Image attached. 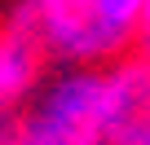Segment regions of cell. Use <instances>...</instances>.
Segmentation results:
<instances>
[{"label":"cell","instance_id":"obj_1","mask_svg":"<svg viewBox=\"0 0 150 145\" xmlns=\"http://www.w3.org/2000/svg\"><path fill=\"white\" fill-rule=\"evenodd\" d=\"M150 110V62L49 66L40 88L18 110L13 145H119Z\"/></svg>","mask_w":150,"mask_h":145},{"label":"cell","instance_id":"obj_2","mask_svg":"<svg viewBox=\"0 0 150 145\" xmlns=\"http://www.w3.org/2000/svg\"><path fill=\"white\" fill-rule=\"evenodd\" d=\"M0 22L27 31L49 66H110L137 53L146 0H5Z\"/></svg>","mask_w":150,"mask_h":145},{"label":"cell","instance_id":"obj_3","mask_svg":"<svg viewBox=\"0 0 150 145\" xmlns=\"http://www.w3.org/2000/svg\"><path fill=\"white\" fill-rule=\"evenodd\" d=\"M146 27H150V0H146Z\"/></svg>","mask_w":150,"mask_h":145}]
</instances>
